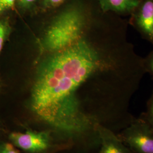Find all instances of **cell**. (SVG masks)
<instances>
[{"label": "cell", "mask_w": 153, "mask_h": 153, "mask_svg": "<svg viewBox=\"0 0 153 153\" xmlns=\"http://www.w3.org/2000/svg\"><path fill=\"white\" fill-rule=\"evenodd\" d=\"M90 21L76 43L49 53L40 64L30 97V108L40 120L79 136L97 131L98 126L83 112L78 94L82 86L102 75L137 78L145 73L128 33L104 48L90 38Z\"/></svg>", "instance_id": "6da1fadb"}, {"label": "cell", "mask_w": 153, "mask_h": 153, "mask_svg": "<svg viewBox=\"0 0 153 153\" xmlns=\"http://www.w3.org/2000/svg\"><path fill=\"white\" fill-rule=\"evenodd\" d=\"M91 17L81 4L66 7L55 16L44 33L42 48L52 53L71 47L83 36Z\"/></svg>", "instance_id": "7a4b0ae2"}, {"label": "cell", "mask_w": 153, "mask_h": 153, "mask_svg": "<svg viewBox=\"0 0 153 153\" xmlns=\"http://www.w3.org/2000/svg\"><path fill=\"white\" fill-rule=\"evenodd\" d=\"M132 153H153V128L143 113L117 133Z\"/></svg>", "instance_id": "3957f363"}, {"label": "cell", "mask_w": 153, "mask_h": 153, "mask_svg": "<svg viewBox=\"0 0 153 153\" xmlns=\"http://www.w3.org/2000/svg\"><path fill=\"white\" fill-rule=\"evenodd\" d=\"M128 23L153 45V0H141Z\"/></svg>", "instance_id": "277c9868"}, {"label": "cell", "mask_w": 153, "mask_h": 153, "mask_svg": "<svg viewBox=\"0 0 153 153\" xmlns=\"http://www.w3.org/2000/svg\"><path fill=\"white\" fill-rule=\"evenodd\" d=\"M9 138L15 146L30 153H40L50 146L49 135L42 131L13 132Z\"/></svg>", "instance_id": "5b68a950"}, {"label": "cell", "mask_w": 153, "mask_h": 153, "mask_svg": "<svg viewBox=\"0 0 153 153\" xmlns=\"http://www.w3.org/2000/svg\"><path fill=\"white\" fill-rule=\"evenodd\" d=\"M97 129L100 140L98 153H132L117 133L100 125Z\"/></svg>", "instance_id": "8992f818"}, {"label": "cell", "mask_w": 153, "mask_h": 153, "mask_svg": "<svg viewBox=\"0 0 153 153\" xmlns=\"http://www.w3.org/2000/svg\"><path fill=\"white\" fill-rule=\"evenodd\" d=\"M101 11L111 13L119 16H129L141 0H97Z\"/></svg>", "instance_id": "52a82bcc"}, {"label": "cell", "mask_w": 153, "mask_h": 153, "mask_svg": "<svg viewBox=\"0 0 153 153\" xmlns=\"http://www.w3.org/2000/svg\"><path fill=\"white\" fill-rule=\"evenodd\" d=\"M143 114L150 125L153 128V90L146 103V112Z\"/></svg>", "instance_id": "ba28073f"}, {"label": "cell", "mask_w": 153, "mask_h": 153, "mask_svg": "<svg viewBox=\"0 0 153 153\" xmlns=\"http://www.w3.org/2000/svg\"><path fill=\"white\" fill-rule=\"evenodd\" d=\"M143 65L146 74H149L153 79V50L143 58Z\"/></svg>", "instance_id": "9c48e42d"}, {"label": "cell", "mask_w": 153, "mask_h": 153, "mask_svg": "<svg viewBox=\"0 0 153 153\" xmlns=\"http://www.w3.org/2000/svg\"><path fill=\"white\" fill-rule=\"evenodd\" d=\"M0 153H19L11 143H5L0 146Z\"/></svg>", "instance_id": "30bf717a"}, {"label": "cell", "mask_w": 153, "mask_h": 153, "mask_svg": "<svg viewBox=\"0 0 153 153\" xmlns=\"http://www.w3.org/2000/svg\"><path fill=\"white\" fill-rule=\"evenodd\" d=\"M65 0H42V6L45 9L56 7L62 4Z\"/></svg>", "instance_id": "8fae6325"}, {"label": "cell", "mask_w": 153, "mask_h": 153, "mask_svg": "<svg viewBox=\"0 0 153 153\" xmlns=\"http://www.w3.org/2000/svg\"><path fill=\"white\" fill-rule=\"evenodd\" d=\"M7 27L5 24L0 21V52L2 49L4 43L7 33Z\"/></svg>", "instance_id": "7c38bea8"}, {"label": "cell", "mask_w": 153, "mask_h": 153, "mask_svg": "<svg viewBox=\"0 0 153 153\" xmlns=\"http://www.w3.org/2000/svg\"><path fill=\"white\" fill-rule=\"evenodd\" d=\"M37 0H17L18 4L23 9H29L33 6Z\"/></svg>", "instance_id": "4fadbf2b"}, {"label": "cell", "mask_w": 153, "mask_h": 153, "mask_svg": "<svg viewBox=\"0 0 153 153\" xmlns=\"http://www.w3.org/2000/svg\"><path fill=\"white\" fill-rule=\"evenodd\" d=\"M1 5L3 11L11 9L14 6L16 0H0Z\"/></svg>", "instance_id": "5bb4252c"}, {"label": "cell", "mask_w": 153, "mask_h": 153, "mask_svg": "<svg viewBox=\"0 0 153 153\" xmlns=\"http://www.w3.org/2000/svg\"><path fill=\"white\" fill-rule=\"evenodd\" d=\"M3 11V10H2V7H1V1H0V13H1V12H2Z\"/></svg>", "instance_id": "9a60e30c"}]
</instances>
